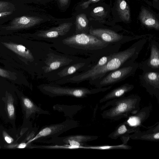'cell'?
Listing matches in <instances>:
<instances>
[{
  "label": "cell",
  "instance_id": "1",
  "mask_svg": "<svg viewBox=\"0 0 159 159\" xmlns=\"http://www.w3.org/2000/svg\"><path fill=\"white\" fill-rule=\"evenodd\" d=\"M52 48L61 53L96 61L119 51L121 44L104 42L89 34L80 33L59 39L52 43Z\"/></svg>",
  "mask_w": 159,
  "mask_h": 159
},
{
  "label": "cell",
  "instance_id": "2",
  "mask_svg": "<svg viewBox=\"0 0 159 159\" xmlns=\"http://www.w3.org/2000/svg\"><path fill=\"white\" fill-rule=\"evenodd\" d=\"M147 41L146 39L143 38L126 49L113 53L104 65L83 78L80 83L88 81L90 84L94 85L110 72L132 64Z\"/></svg>",
  "mask_w": 159,
  "mask_h": 159
},
{
  "label": "cell",
  "instance_id": "3",
  "mask_svg": "<svg viewBox=\"0 0 159 159\" xmlns=\"http://www.w3.org/2000/svg\"><path fill=\"white\" fill-rule=\"evenodd\" d=\"M141 100L138 95L133 94L127 97L110 100L101 106L102 118L111 120H118L128 118L136 113L140 109Z\"/></svg>",
  "mask_w": 159,
  "mask_h": 159
},
{
  "label": "cell",
  "instance_id": "4",
  "mask_svg": "<svg viewBox=\"0 0 159 159\" xmlns=\"http://www.w3.org/2000/svg\"><path fill=\"white\" fill-rule=\"evenodd\" d=\"M112 87V85H110L103 88L89 89L84 87L61 86L51 83L42 84L38 87L42 93L50 97L69 96L81 98L86 97L88 95L105 92Z\"/></svg>",
  "mask_w": 159,
  "mask_h": 159
},
{
  "label": "cell",
  "instance_id": "5",
  "mask_svg": "<svg viewBox=\"0 0 159 159\" xmlns=\"http://www.w3.org/2000/svg\"><path fill=\"white\" fill-rule=\"evenodd\" d=\"M85 58L64 54L51 48L43 61L39 78H45L50 73L70 65L85 60Z\"/></svg>",
  "mask_w": 159,
  "mask_h": 159
},
{
  "label": "cell",
  "instance_id": "6",
  "mask_svg": "<svg viewBox=\"0 0 159 159\" xmlns=\"http://www.w3.org/2000/svg\"><path fill=\"white\" fill-rule=\"evenodd\" d=\"M78 126V121L73 119H67L61 123L46 125L43 127L26 143L28 145L32 142L43 139L57 137L62 133Z\"/></svg>",
  "mask_w": 159,
  "mask_h": 159
},
{
  "label": "cell",
  "instance_id": "7",
  "mask_svg": "<svg viewBox=\"0 0 159 159\" xmlns=\"http://www.w3.org/2000/svg\"><path fill=\"white\" fill-rule=\"evenodd\" d=\"M98 61L92 58L88 57L85 60L70 65L53 72L49 74L46 78L48 81L52 83L85 71Z\"/></svg>",
  "mask_w": 159,
  "mask_h": 159
},
{
  "label": "cell",
  "instance_id": "8",
  "mask_svg": "<svg viewBox=\"0 0 159 159\" xmlns=\"http://www.w3.org/2000/svg\"><path fill=\"white\" fill-rule=\"evenodd\" d=\"M138 67V64L134 62L130 65L111 71L94 86L97 88H103L122 81L134 75Z\"/></svg>",
  "mask_w": 159,
  "mask_h": 159
},
{
  "label": "cell",
  "instance_id": "9",
  "mask_svg": "<svg viewBox=\"0 0 159 159\" xmlns=\"http://www.w3.org/2000/svg\"><path fill=\"white\" fill-rule=\"evenodd\" d=\"M98 136L84 135H70L64 137H56L48 140H39L40 142L47 144L52 143L58 145H69L78 147L82 148L83 146L87 142L97 139Z\"/></svg>",
  "mask_w": 159,
  "mask_h": 159
},
{
  "label": "cell",
  "instance_id": "10",
  "mask_svg": "<svg viewBox=\"0 0 159 159\" xmlns=\"http://www.w3.org/2000/svg\"><path fill=\"white\" fill-rule=\"evenodd\" d=\"M89 34L104 42L113 44L122 45L136 39V38L120 35L114 31L106 29L91 28Z\"/></svg>",
  "mask_w": 159,
  "mask_h": 159
},
{
  "label": "cell",
  "instance_id": "11",
  "mask_svg": "<svg viewBox=\"0 0 159 159\" xmlns=\"http://www.w3.org/2000/svg\"><path fill=\"white\" fill-rule=\"evenodd\" d=\"M140 82L147 92L154 96L159 102V73L156 71H144L139 76Z\"/></svg>",
  "mask_w": 159,
  "mask_h": 159
},
{
  "label": "cell",
  "instance_id": "12",
  "mask_svg": "<svg viewBox=\"0 0 159 159\" xmlns=\"http://www.w3.org/2000/svg\"><path fill=\"white\" fill-rule=\"evenodd\" d=\"M147 130L141 131L140 129L130 135V139L152 142L159 141V122L148 127Z\"/></svg>",
  "mask_w": 159,
  "mask_h": 159
},
{
  "label": "cell",
  "instance_id": "13",
  "mask_svg": "<svg viewBox=\"0 0 159 159\" xmlns=\"http://www.w3.org/2000/svg\"><path fill=\"white\" fill-rule=\"evenodd\" d=\"M151 109L146 107L140 109L136 113L130 115L125 120L128 125L131 127H142L147 129L143 124L149 117Z\"/></svg>",
  "mask_w": 159,
  "mask_h": 159
},
{
  "label": "cell",
  "instance_id": "14",
  "mask_svg": "<svg viewBox=\"0 0 159 159\" xmlns=\"http://www.w3.org/2000/svg\"><path fill=\"white\" fill-rule=\"evenodd\" d=\"M142 68L147 67V70L144 71H156L159 70V48L157 43L152 42L151 46L150 57L143 63Z\"/></svg>",
  "mask_w": 159,
  "mask_h": 159
},
{
  "label": "cell",
  "instance_id": "15",
  "mask_svg": "<svg viewBox=\"0 0 159 159\" xmlns=\"http://www.w3.org/2000/svg\"><path fill=\"white\" fill-rule=\"evenodd\" d=\"M134 86L129 83H125L110 91L100 99V103H102L113 99L122 97L126 93L132 91Z\"/></svg>",
  "mask_w": 159,
  "mask_h": 159
},
{
  "label": "cell",
  "instance_id": "16",
  "mask_svg": "<svg viewBox=\"0 0 159 159\" xmlns=\"http://www.w3.org/2000/svg\"><path fill=\"white\" fill-rule=\"evenodd\" d=\"M66 28L55 29L40 32L36 35L37 40L52 43L64 36L68 31Z\"/></svg>",
  "mask_w": 159,
  "mask_h": 159
},
{
  "label": "cell",
  "instance_id": "17",
  "mask_svg": "<svg viewBox=\"0 0 159 159\" xmlns=\"http://www.w3.org/2000/svg\"><path fill=\"white\" fill-rule=\"evenodd\" d=\"M139 18L142 23L146 27L159 30V21L155 15L149 11L143 8L140 12Z\"/></svg>",
  "mask_w": 159,
  "mask_h": 159
},
{
  "label": "cell",
  "instance_id": "18",
  "mask_svg": "<svg viewBox=\"0 0 159 159\" xmlns=\"http://www.w3.org/2000/svg\"><path fill=\"white\" fill-rule=\"evenodd\" d=\"M22 102L27 119L30 117L31 116L36 114L38 115H50V114L49 111L42 109L28 98H23Z\"/></svg>",
  "mask_w": 159,
  "mask_h": 159
},
{
  "label": "cell",
  "instance_id": "19",
  "mask_svg": "<svg viewBox=\"0 0 159 159\" xmlns=\"http://www.w3.org/2000/svg\"><path fill=\"white\" fill-rule=\"evenodd\" d=\"M139 129V127H131L129 126L125 120L118 125L115 130L108 135V137L116 140L119 137L129 136L131 134Z\"/></svg>",
  "mask_w": 159,
  "mask_h": 159
},
{
  "label": "cell",
  "instance_id": "20",
  "mask_svg": "<svg viewBox=\"0 0 159 159\" xmlns=\"http://www.w3.org/2000/svg\"><path fill=\"white\" fill-rule=\"evenodd\" d=\"M82 107V106L80 105L68 106L57 104L53 107V108L54 110L63 112L66 116L72 118V116L80 110Z\"/></svg>",
  "mask_w": 159,
  "mask_h": 159
},
{
  "label": "cell",
  "instance_id": "21",
  "mask_svg": "<svg viewBox=\"0 0 159 159\" xmlns=\"http://www.w3.org/2000/svg\"><path fill=\"white\" fill-rule=\"evenodd\" d=\"M116 8L118 13L121 19L125 21L129 20L130 14L129 8L125 0H117Z\"/></svg>",
  "mask_w": 159,
  "mask_h": 159
},
{
  "label": "cell",
  "instance_id": "22",
  "mask_svg": "<svg viewBox=\"0 0 159 159\" xmlns=\"http://www.w3.org/2000/svg\"><path fill=\"white\" fill-rule=\"evenodd\" d=\"M121 144L109 145H105L101 146H84L83 148L87 149H97L99 150H111L114 149H130L132 147L127 144L128 142H123Z\"/></svg>",
  "mask_w": 159,
  "mask_h": 159
},
{
  "label": "cell",
  "instance_id": "23",
  "mask_svg": "<svg viewBox=\"0 0 159 159\" xmlns=\"http://www.w3.org/2000/svg\"><path fill=\"white\" fill-rule=\"evenodd\" d=\"M7 109L9 117L12 118L15 114V109L14 106L12 97L9 96L7 101Z\"/></svg>",
  "mask_w": 159,
  "mask_h": 159
},
{
  "label": "cell",
  "instance_id": "24",
  "mask_svg": "<svg viewBox=\"0 0 159 159\" xmlns=\"http://www.w3.org/2000/svg\"><path fill=\"white\" fill-rule=\"evenodd\" d=\"M93 12L98 16L102 17L104 16L105 11L104 8L102 7H98L94 8Z\"/></svg>",
  "mask_w": 159,
  "mask_h": 159
},
{
  "label": "cell",
  "instance_id": "25",
  "mask_svg": "<svg viewBox=\"0 0 159 159\" xmlns=\"http://www.w3.org/2000/svg\"><path fill=\"white\" fill-rule=\"evenodd\" d=\"M78 22L82 28H84L87 26V23L84 19L82 17H80L78 19Z\"/></svg>",
  "mask_w": 159,
  "mask_h": 159
},
{
  "label": "cell",
  "instance_id": "26",
  "mask_svg": "<svg viewBox=\"0 0 159 159\" xmlns=\"http://www.w3.org/2000/svg\"><path fill=\"white\" fill-rule=\"evenodd\" d=\"M0 76L5 78H9V73L7 70L0 68Z\"/></svg>",
  "mask_w": 159,
  "mask_h": 159
},
{
  "label": "cell",
  "instance_id": "27",
  "mask_svg": "<svg viewBox=\"0 0 159 159\" xmlns=\"http://www.w3.org/2000/svg\"><path fill=\"white\" fill-rule=\"evenodd\" d=\"M5 141L8 143H11L13 141V139L9 136L5 132L3 133Z\"/></svg>",
  "mask_w": 159,
  "mask_h": 159
},
{
  "label": "cell",
  "instance_id": "28",
  "mask_svg": "<svg viewBox=\"0 0 159 159\" xmlns=\"http://www.w3.org/2000/svg\"><path fill=\"white\" fill-rule=\"evenodd\" d=\"M20 23L23 25L28 24L30 22V20L25 16L22 17L20 20Z\"/></svg>",
  "mask_w": 159,
  "mask_h": 159
},
{
  "label": "cell",
  "instance_id": "29",
  "mask_svg": "<svg viewBox=\"0 0 159 159\" xmlns=\"http://www.w3.org/2000/svg\"><path fill=\"white\" fill-rule=\"evenodd\" d=\"M27 145V143H22L18 145L17 147L19 148H23L26 147Z\"/></svg>",
  "mask_w": 159,
  "mask_h": 159
},
{
  "label": "cell",
  "instance_id": "30",
  "mask_svg": "<svg viewBox=\"0 0 159 159\" xmlns=\"http://www.w3.org/2000/svg\"><path fill=\"white\" fill-rule=\"evenodd\" d=\"M153 0L156 2H157L158 1V0Z\"/></svg>",
  "mask_w": 159,
  "mask_h": 159
},
{
  "label": "cell",
  "instance_id": "31",
  "mask_svg": "<svg viewBox=\"0 0 159 159\" xmlns=\"http://www.w3.org/2000/svg\"><path fill=\"white\" fill-rule=\"evenodd\" d=\"M1 16V14H0V16Z\"/></svg>",
  "mask_w": 159,
  "mask_h": 159
}]
</instances>
